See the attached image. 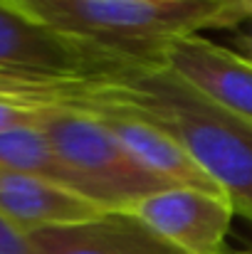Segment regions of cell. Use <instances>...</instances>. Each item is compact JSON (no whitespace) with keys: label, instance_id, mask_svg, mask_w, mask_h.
<instances>
[{"label":"cell","instance_id":"7a4b0ae2","mask_svg":"<svg viewBox=\"0 0 252 254\" xmlns=\"http://www.w3.org/2000/svg\"><path fill=\"white\" fill-rule=\"evenodd\" d=\"M32 22L124 64H164L180 37L215 30L220 0H0Z\"/></svg>","mask_w":252,"mask_h":254},{"label":"cell","instance_id":"52a82bcc","mask_svg":"<svg viewBox=\"0 0 252 254\" xmlns=\"http://www.w3.org/2000/svg\"><path fill=\"white\" fill-rule=\"evenodd\" d=\"M164 64L223 109L252 121V62L203 35L175 40Z\"/></svg>","mask_w":252,"mask_h":254},{"label":"cell","instance_id":"5b68a950","mask_svg":"<svg viewBox=\"0 0 252 254\" xmlns=\"http://www.w3.org/2000/svg\"><path fill=\"white\" fill-rule=\"evenodd\" d=\"M129 212L183 254H228L225 237L235 215L228 195L166 188L139 200Z\"/></svg>","mask_w":252,"mask_h":254},{"label":"cell","instance_id":"5bb4252c","mask_svg":"<svg viewBox=\"0 0 252 254\" xmlns=\"http://www.w3.org/2000/svg\"><path fill=\"white\" fill-rule=\"evenodd\" d=\"M238 45H240V55H243L248 62H252V32H248L245 37H240Z\"/></svg>","mask_w":252,"mask_h":254},{"label":"cell","instance_id":"8fae6325","mask_svg":"<svg viewBox=\"0 0 252 254\" xmlns=\"http://www.w3.org/2000/svg\"><path fill=\"white\" fill-rule=\"evenodd\" d=\"M42 111L45 109L25 106V104H17V101L0 96V131H10V128H17V126H35L40 121Z\"/></svg>","mask_w":252,"mask_h":254},{"label":"cell","instance_id":"30bf717a","mask_svg":"<svg viewBox=\"0 0 252 254\" xmlns=\"http://www.w3.org/2000/svg\"><path fill=\"white\" fill-rule=\"evenodd\" d=\"M0 168L30 173L82 195L77 178L60 161L50 138L37 124L0 131Z\"/></svg>","mask_w":252,"mask_h":254},{"label":"cell","instance_id":"6da1fadb","mask_svg":"<svg viewBox=\"0 0 252 254\" xmlns=\"http://www.w3.org/2000/svg\"><path fill=\"white\" fill-rule=\"evenodd\" d=\"M20 99L40 109L89 99L141 114L170 133L228 195L235 212L252 222V121L210 101L166 64L121 67L77 79H37L22 86Z\"/></svg>","mask_w":252,"mask_h":254},{"label":"cell","instance_id":"8992f818","mask_svg":"<svg viewBox=\"0 0 252 254\" xmlns=\"http://www.w3.org/2000/svg\"><path fill=\"white\" fill-rule=\"evenodd\" d=\"M62 109H77L96 116L144 168L151 170L170 188H195V190L225 195L170 133L151 124L149 119H144L141 114L104 101H89V99L70 101Z\"/></svg>","mask_w":252,"mask_h":254},{"label":"cell","instance_id":"ba28073f","mask_svg":"<svg viewBox=\"0 0 252 254\" xmlns=\"http://www.w3.org/2000/svg\"><path fill=\"white\" fill-rule=\"evenodd\" d=\"M27 237L37 254H183L131 212H101L99 217L45 227Z\"/></svg>","mask_w":252,"mask_h":254},{"label":"cell","instance_id":"9c48e42d","mask_svg":"<svg viewBox=\"0 0 252 254\" xmlns=\"http://www.w3.org/2000/svg\"><path fill=\"white\" fill-rule=\"evenodd\" d=\"M101 212L106 210L96 202L52 180L0 168V215L25 235L45 227L84 222L99 217Z\"/></svg>","mask_w":252,"mask_h":254},{"label":"cell","instance_id":"7c38bea8","mask_svg":"<svg viewBox=\"0 0 252 254\" xmlns=\"http://www.w3.org/2000/svg\"><path fill=\"white\" fill-rule=\"evenodd\" d=\"M0 254H37L30 237L0 215Z\"/></svg>","mask_w":252,"mask_h":254},{"label":"cell","instance_id":"9a60e30c","mask_svg":"<svg viewBox=\"0 0 252 254\" xmlns=\"http://www.w3.org/2000/svg\"><path fill=\"white\" fill-rule=\"evenodd\" d=\"M228 254H252V242L248 247H243V250H235V252H228Z\"/></svg>","mask_w":252,"mask_h":254},{"label":"cell","instance_id":"4fadbf2b","mask_svg":"<svg viewBox=\"0 0 252 254\" xmlns=\"http://www.w3.org/2000/svg\"><path fill=\"white\" fill-rule=\"evenodd\" d=\"M252 20V0H220V17L215 30H230Z\"/></svg>","mask_w":252,"mask_h":254},{"label":"cell","instance_id":"277c9868","mask_svg":"<svg viewBox=\"0 0 252 254\" xmlns=\"http://www.w3.org/2000/svg\"><path fill=\"white\" fill-rule=\"evenodd\" d=\"M131 67L0 2V79H77Z\"/></svg>","mask_w":252,"mask_h":254},{"label":"cell","instance_id":"3957f363","mask_svg":"<svg viewBox=\"0 0 252 254\" xmlns=\"http://www.w3.org/2000/svg\"><path fill=\"white\" fill-rule=\"evenodd\" d=\"M37 126L72 170L86 200L106 212H129L139 200L170 188L146 170L91 114L47 106Z\"/></svg>","mask_w":252,"mask_h":254}]
</instances>
